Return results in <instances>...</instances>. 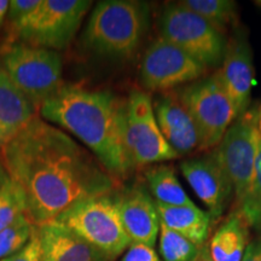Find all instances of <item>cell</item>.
I'll list each match as a JSON object with an SVG mask.
<instances>
[{
    "mask_svg": "<svg viewBox=\"0 0 261 261\" xmlns=\"http://www.w3.org/2000/svg\"><path fill=\"white\" fill-rule=\"evenodd\" d=\"M9 175L25 196L35 226L55 220L76 202L109 195L113 177L75 140L35 116L0 151Z\"/></svg>",
    "mask_w": 261,
    "mask_h": 261,
    "instance_id": "cell-1",
    "label": "cell"
},
{
    "mask_svg": "<svg viewBox=\"0 0 261 261\" xmlns=\"http://www.w3.org/2000/svg\"><path fill=\"white\" fill-rule=\"evenodd\" d=\"M126 102L108 91L62 85L41 104L44 119L69 130L93 152L112 177H125L132 168L125 142Z\"/></svg>",
    "mask_w": 261,
    "mask_h": 261,
    "instance_id": "cell-2",
    "label": "cell"
},
{
    "mask_svg": "<svg viewBox=\"0 0 261 261\" xmlns=\"http://www.w3.org/2000/svg\"><path fill=\"white\" fill-rule=\"evenodd\" d=\"M148 6L133 0L99 2L83 35L89 50L110 57H127L138 48L148 28Z\"/></svg>",
    "mask_w": 261,
    "mask_h": 261,
    "instance_id": "cell-3",
    "label": "cell"
},
{
    "mask_svg": "<svg viewBox=\"0 0 261 261\" xmlns=\"http://www.w3.org/2000/svg\"><path fill=\"white\" fill-rule=\"evenodd\" d=\"M54 221L69 228L110 260L130 246L120 219L116 200L110 195L76 202L62 212Z\"/></svg>",
    "mask_w": 261,
    "mask_h": 261,
    "instance_id": "cell-4",
    "label": "cell"
},
{
    "mask_svg": "<svg viewBox=\"0 0 261 261\" xmlns=\"http://www.w3.org/2000/svg\"><path fill=\"white\" fill-rule=\"evenodd\" d=\"M159 29L160 38L181 48L207 69L223 64L227 47L223 33L180 3L163 10Z\"/></svg>",
    "mask_w": 261,
    "mask_h": 261,
    "instance_id": "cell-5",
    "label": "cell"
},
{
    "mask_svg": "<svg viewBox=\"0 0 261 261\" xmlns=\"http://www.w3.org/2000/svg\"><path fill=\"white\" fill-rule=\"evenodd\" d=\"M177 97L197 127L201 150L219 145L228 127L237 119L219 73L191 83L180 89Z\"/></svg>",
    "mask_w": 261,
    "mask_h": 261,
    "instance_id": "cell-6",
    "label": "cell"
},
{
    "mask_svg": "<svg viewBox=\"0 0 261 261\" xmlns=\"http://www.w3.org/2000/svg\"><path fill=\"white\" fill-rule=\"evenodd\" d=\"M3 69L37 109L62 87V58L57 51L14 45L3 57Z\"/></svg>",
    "mask_w": 261,
    "mask_h": 261,
    "instance_id": "cell-7",
    "label": "cell"
},
{
    "mask_svg": "<svg viewBox=\"0 0 261 261\" xmlns=\"http://www.w3.org/2000/svg\"><path fill=\"white\" fill-rule=\"evenodd\" d=\"M91 5L87 0H41L17 35L29 46L61 50L76 34Z\"/></svg>",
    "mask_w": 261,
    "mask_h": 261,
    "instance_id": "cell-8",
    "label": "cell"
},
{
    "mask_svg": "<svg viewBox=\"0 0 261 261\" xmlns=\"http://www.w3.org/2000/svg\"><path fill=\"white\" fill-rule=\"evenodd\" d=\"M125 142L132 167L179 158L162 136L151 98L143 91L133 90L126 102Z\"/></svg>",
    "mask_w": 261,
    "mask_h": 261,
    "instance_id": "cell-9",
    "label": "cell"
},
{
    "mask_svg": "<svg viewBox=\"0 0 261 261\" xmlns=\"http://www.w3.org/2000/svg\"><path fill=\"white\" fill-rule=\"evenodd\" d=\"M259 110L248 109L228 127L215 150L232 182L238 207L243 204L252 187L257 151Z\"/></svg>",
    "mask_w": 261,
    "mask_h": 261,
    "instance_id": "cell-10",
    "label": "cell"
},
{
    "mask_svg": "<svg viewBox=\"0 0 261 261\" xmlns=\"http://www.w3.org/2000/svg\"><path fill=\"white\" fill-rule=\"evenodd\" d=\"M207 68L187 52L159 38L146 50L140 80L150 91H167L203 77Z\"/></svg>",
    "mask_w": 261,
    "mask_h": 261,
    "instance_id": "cell-11",
    "label": "cell"
},
{
    "mask_svg": "<svg viewBox=\"0 0 261 261\" xmlns=\"http://www.w3.org/2000/svg\"><path fill=\"white\" fill-rule=\"evenodd\" d=\"M180 168L196 195L208 207L211 218L218 219L234 194L217 151L184 161Z\"/></svg>",
    "mask_w": 261,
    "mask_h": 261,
    "instance_id": "cell-12",
    "label": "cell"
},
{
    "mask_svg": "<svg viewBox=\"0 0 261 261\" xmlns=\"http://www.w3.org/2000/svg\"><path fill=\"white\" fill-rule=\"evenodd\" d=\"M120 219L130 244L154 247L160 233V217L155 201L142 187L127 189L115 197Z\"/></svg>",
    "mask_w": 261,
    "mask_h": 261,
    "instance_id": "cell-13",
    "label": "cell"
},
{
    "mask_svg": "<svg viewBox=\"0 0 261 261\" xmlns=\"http://www.w3.org/2000/svg\"><path fill=\"white\" fill-rule=\"evenodd\" d=\"M219 75L224 89L233 104L237 117L241 116L249 109L250 92L254 84L252 48L243 35L238 34L227 42Z\"/></svg>",
    "mask_w": 261,
    "mask_h": 261,
    "instance_id": "cell-14",
    "label": "cell"
},
{
    "mask_svg": "<svg viewBox=\"0 0 261 261\" xmlns=\"http://www.w3.org/2000/svg\"><path fill=\"white\" fill-rule=\"evenodd\" d=\"M159 128L178 156L201 150V139L194 120L178 97L162 96L154 103Z\"/></svg>",
    "mask_w": 261,
    "mask_h": 261,
    "instance_id": "cell-15",
    "label": "cell"
},
{
    "mask_svg": "<svg viewBox=\"0 0 261 261\" xmlns=\"http://www.w3.org/2000/svg\"><path fill=\"white\" fill-rule=\"evenodd\" d=\"M42 261H112L69 228L56 221L38 226Z\"/></svg>",
    "mask_w": 261,
    "mask_h": 261,
    "instance_id": "cell-16",
    "label": "cell"
},
{
    "mask_svg": "<svg viewBox=\"0 0 261 261\" xmlns=\"http://www.w3.org/2000/svg\"><path fill=\"white\" fill-rule=\"evenodd\" d=\"M35 113L34 104L0 68V148L25 128L35 117Z\"/></svg>",
    "mask_w": 261,
    "mask_h": 261,
    "instance_id": "cell-17",
    "label": "cell"
},
{
    "mask_svg": "<svg viewBox=\"0 0 261 261\" xmlns=\"http://www.w3.org/2000/svg\"><path fill=\"white\" fill-rule=\"evenodd\" d=\"M156 203L160 223L174 231L196 246L202 247L210 231L211 215L194 203L185 205H165Z\"/></svg>",
    "mask_w": 261,
    "mask_h": 261,
    "instance_id": "cell-18",
    "label": "cell"
},
{
    "mask_svg": "<svg viewBox=\"0 0 261 261\" xmlns=\"http://www.w3.org/2000/svg\"><path fill=\"white\" fill-rule=\"evenodd\" d=\"M248 227L249 224L240 212L231 214L212 238L211 259L213 261H242L248 247Z\"/></svg>",
    "mask_w": 261,
    "mask_h": 261,
    "instance_id": "cell-19",
    "label": "cell"
},
{
    "mask_svg": "<svg viewBox=\"0 0 261 261\" xmlns=\"http://www.w3.org/2000/svg\"><path fill=\"white\" fill-rule=\"evenodd\" d=\"M146 181L155 202L165 205H185L194 203L180 182L175 177L173 169L166 166H158L146 172Z\"/></svg>",
    "mask_w": 261,
    "mask_h": 261,
    "instance_id": "cell-20",
    "label": "cell"
},
{
    "mask_svg": "<svg viewBox=\"0 0 261 261\" xmlns=\"http://www.w3.org/2000/svg\"><path fill=\"white\" fill-rule=\"evenodd\" d=\"M180 4L201 16L221 33L237 17L236 3L230 0H185Z\"/></svg>",
    "mask_w": 261,
    "mask_h": 261,
    "instance_id": "cell-21",
    "label": "cell"
},
{
    "mask_svg": "<svg viewBox=\"0 0 261 261\" xmlns=\"http://www.w3.org/2000/svg\"><path fill=\"white\" fill-rule=\"evenodd\" d=\"M257 129H259V140H257L252 187L246 201L238 208V212L246 218L249 226L256 228L261 232V106L257 116Z\"/></svg>",
    "mask_w": 261,
    "mask_h": 261,
    "instance_id": "cell-22",
    "label": "cell"
},
{
    "mask_svg": "<svg viewBox=\"0 0 261 261\" xmlns=\"http://www.w3.org/2000/svg\"><path fill=\"white\" fill-rule=\"evenodd\" d=\"M160 252L165 261H197L201 247L160 223Z\"/></svg>",
    "mask_w": 261,
    "mask_h": 261,
    "instance_id": "cell-23",
    "label": "cell"
},
{
    "mask_svg": "<svg viewBox=\"0 0 261 261\" xmlns=\"http://www.w3.org/2000/svg\"><path fill=\"white\" fill-rule=\"evenodd\" d=\"M27 214H22L14 223L0 231V261L12 256L31 240L34 228Z\"/></svg>",
    "mask_w": 261,
    "mask_h": 261,
    "instance_id": "cell-24",
    "label": "cell"
},
{
    "mask_svg": "<svg viewBox=\"0 0 261 261\" xmlns=\"http://www.w3.org/2000/svg\"><path fill=\"white\" fill-rule=\"evenodd\" d=\"M25 196L21 187L10 177L0 188V231L25 214Z\"/></svg>",
    "mask_w": 261,
    "mask_h": 261,
    "instance_id": "cell-25",
    "label": "cell"
},
{
    "mask_svg": "<svg viewBox=\"0 0 261 261\" xmlns=\"http://www.w3.org/2000/svg\"><path fill=\"white\" fill-rule=\"evenodd\" d=\"M41 0H11L9 4V22L17 33L21 31L27 19L40 5Z\"/></svg>",
    "mask_w": 261,
    "mask_h": 261,
    "instance_id": "cell-26",
    "label": "cell"
},
{
    "mask_svg": "<svg viewBox=\"0 0 261 261\" xmlns=\"http://www.w3.org/2000/svg\"><path fill=\"white\" fill-rule=\"evenodd\" d=\"M2 261H42V248L38 226L34 228L31 240L21 250Z\"/></svg>",
    "mask_w": 261,
    "mask_h": 261,
    "instance_id": "cell-27",
    "label": "cell"
},
{
    "mask_svg": "<svg viewBox=\"0 0 261 261\" xmlns=\"http://www.w3.org/2000/svg\"><path fill=\"white\" fill-rule=\"evenodd\" d=\"M122 261H161L151 247L132 243L122 257Z\"/></svg>",
    "mask_w": 261,
    "mask_h": 261,
    "instance_id": "cell-28",
    "label": "cell"
},
{
    "mask_svg": "<svg viewBox=\"0 0 261 261\" xmlns=\"http://www.w3.org/2000/svg\"><path fill=\"white\" fill-rule=\"evenodd\" d=\"M242 261H261V236L248 244Z\"/></svg>",
    "mask_w": 261,
    "mask_h": 261,
    "instance_id": "cell-29",
    "label": "cell"
},
{
    "mask_svg": "<svg viewBox=\"0 0 261 261\" xmlns=\"http://www.w3.org/2000/svg\"><path fill=\"white\" fill-rule=\"evenodd\" d=\"M9 0H0V27H2L3 22H4L6 12L9 10Z\"/></svg>",
    "mask_w": 261,
    "mask_h": 261,
    "instance_id": "cell-30",
    "label": "cell"
},
{
    "mask_svg": "<svg viewBox=\"0 0 261 261\" xmlns=\"http://www.w3.org/2000/svg\"><path fill=\"white\" fill-rule=\"evenodd\" d=\"M10 178L8 171H6L4 163H3V160H2V156H0V188H2V185L4 184V182L8 180Z\"/></svg>",
    "mask_w": 261,
    "mask_h": 261,
    "instance_id": "cell-31",
    "label": "cell"
},
{
    "mask_svg": "<svg viewBox=\"0 0 261 261\" xmlns=\"http://www.w3.org/2000/svg\"><path fill=\"white\" fill-rule=\"evenodd\" d=\"M197 261H213L211 259V256L208 255L207 253H204V255L202 256V257H200V259H197Z\"/></svg>",
    "mask_w": 261,
    "mask_h": 261,
    "instance_id": "cell-32",
    "label": "cell"
},
{
    "mask_svg": "<svg viewBox=\"0 0 261 261\" xmlns=\"http://www.w3.org/2000/svg\"><path fill=\"white\" fill-rule=\"evenodd\" d=\"M260 4H261V3H260Z\"/></svg>",
    "mask_w": 261,
    "mask_h": 261,
    "instance_id": "cell-33",
    "label": "cell"
}]
</instances>
